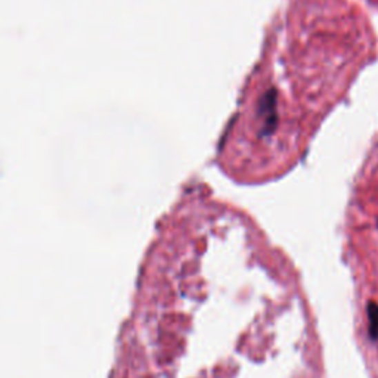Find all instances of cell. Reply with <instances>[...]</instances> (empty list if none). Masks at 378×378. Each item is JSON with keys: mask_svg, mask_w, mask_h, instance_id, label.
I'll return each mask as SVG.
<instances>
[{"mask_svg": "<svg viewBox=\"0 0 378 378\" xmlns=\"http://www.w3.org/2000/svg\"><path fill=\"white\" fill-rule=\"evenodd\" d=\"M366 313H368V331L370 337L372 340H378V303L368 301V308H366Z\"/></svg>", "mask_w": 378, "mask_h": 378, "instance_id": "6da1fadb", "label": "cell"}]
</instances>
